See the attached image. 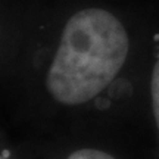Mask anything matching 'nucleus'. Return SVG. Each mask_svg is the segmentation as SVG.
I'll list each match as a JSON object with an SVG mask.
<instances>
[{
	"label": "nucleus",
	"instance_id": "1",
	"mask_svg": "<svg viewBox=\"0 0 159 159\" xmlns=\"http://www.w3.org/2000/svg\"><path fill=\"white\" fill-rule=\"evenodd\" d=\"M152 28L139 33L100 3L63 16L49 33L6 43L0 62L2 125L56 139L105 122H137Z\"/></svg>",
	"mask_w": 159,
	"mask_h": 159
},
{
	"label": "nucleus",
	"instance_id": "2",
	"mask_svg": "<svg viewBox=\"0 0 159 159\" xmlns=\"http://www.w3.org/2000/svg\"><path fill=\"white\" fill-rule=\"evenodd\" d=\"M35 140L40 159H156L142 127L128 121L96 124L56 139Z\"/></svg>",
	"mask_w": 159,
	"mask_h": 159
},
{
	"label": "nucleus",
	"instance_id": "3",
	"mask_svg": "<svg viewBox=\"0 0 159 159\" xmlns=\"http://www.w3.org/2000/svg\"><path fill=\"white\" fill-rule=\"evenodd\" d=\"M137 119L159 159V27L152 28L137 96Z\"/></svg>",
	"mask_w": 159,
	"mask_h": 159
},
{
	"label": "nucleus",
	"instance_id": "4",
	"mask_svg": "<svg viewBox=\"0 0 159 159\" xmlns=\"http://www.w3.org/2000/svg\"><path fill=\"white\" fill-rule=\"evenodd\" d=\"M0 159H40L39 143L33 137L15 134L2 125Z\"/></svg>",
	"mask_w": 159,
	"mask_h": 159
}]
</instances>
